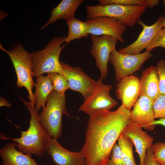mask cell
<instances>
[{"mask_svg": "<svg viewBox=\"0 0 165 165\" xmlns=\"http://www.w3.org/2000/svg\"><path fill=\"white\" fill-rule=\"evenodd\" d=\"M147 8L142 6L115 4L85 6L87 20L100 16L112 17L127 28L134 26Z\"/></svg>", "mask_w": 165, "mask_h": 165, "instance_id": "cell-6", "label": "cell"}, {"mask_svg": "<svg viewBox=\"0 0 165 165\" xmlns=\"http://www.w3.org/2000/svg\"><path fill=\"white\" fill-rule=\"evenodd\" d=\"M63 115L71 117L66 107V96L53 90L50 94L45 108L39 114L40 120L50 136L57 140L61 136Z\"/></svg>", "mask_w": 165, "mask_h": 165, "instance_id": "cell-5", "label": "cell"}, {"mask_svg": "<svg viewBox=\"0 0 165 165\" xmlns=\"http://www.w3.org/2000/svg\"><path fill=\"white\" fill-rule=\"evenodd\" d=\"M66 37L53 38L42 50L34 51L31 54L33 77H37L45 73L56 72L63 74L59 57L61 51L66 45Z\"/></svg>", "mask_w": 165, "mask_h": 165, "instance_id": "cell-3", "label": "cell"}, {"mask_svg": "<svg viewBox=\"0 0 165 165\" xmlns=\"http://www.w3.org/2000/svg\"><path fill=\"white\" fill-rule=\"evenodd\" d=\"M35 90L34 95L35 100V108L38 110L43 109L46 106L48 98L53 88L49 76L42 75L36 78Z\"/></svg>", "mask_w": 165, "mask_h": 165, "instance_id": "cell-20", "label": "cell"}, {"mask_svg": "<svg viewBox=\"0 0 165 165\" xmlns=\"http://www.w3.org/2000/svg\"><path fill=\"white\" fill-rule=\"evenodd\" d=\"M163 19V16L160 15L157 20L151 25H146L140 19L137 23L142 27V30L137 39L127 47L120 48L118 51L122 53L131 55L141 53V51L146 49L159 31L163 28L162 24Z\"/></svg>", "mask_w": 165, "mask_h": 165, "instance_id": "cell-11", "label": "cell"}, {"mask_svg": "<svg viewBox=\"0 0 165 165\" xmlns=\"http://www.w3.org/2000/svg\"><path fill=\"white\" fill-rule=\"evenodd\" d=\"M152 56L150 52L146 50L138 54L131 55L122 53L116 49L114 50L110 53L109 61L114 69L115 81L118 82L139 70L142 64Z\"/></svg>", "mask_w": 165, "mask_h": 165, "instance_id": "cell-7", "label": "cell"}, {"mask_svg": "<svg viewBox=\"0 0 165 165\" xmlns=\"http://www.w3.org/2000/svg\"><path fill=\"white\" fill-rule=\"evenodd\" d=\"M156 125H160L165 127V118L160 119L157 120H154L150 124V126L154 128L155 126Z\"/></svg>", "mask_w": 165, "mask_h": 165, "instance_id": "cell-31", "label": "cell"}, {"mask_svg": "<svg viewBox=\"0 0 165 165\" xmlns=\"http://www.w3.org/2000/svg\"><path fill=\"white\" fill-rule=\"evenodd\" d=\"M155 119L165 118V95L160 94L153 101Z\"/></svg>", "mask_w": 165, "mask_h": 165, "instance_id": "cell-26", "label": "cell"}, {"mask_svg": "<svg viewBox=\"0 0 165 165\" xmlns=\"http://www.w3.org/2000/svg\"><path fill=\"white\" fill-rule=\"evenodd\" d=\"M61 64L69 89L80 93L85 99L87 98L92 93L96 81L86 74L80 67H73L62 61Z\"/></svg>", "mask_w": 165, "mask_h": 165, "instance_id": "cell-10", "label": "cell"}, {"mask_svg": "<svg viewBox=\"0 0 165 165\" xmlns=\"http://www.w3.org/2000/svg\"><path fill=\"white\" fill-rule=\"evenodd\" d=\"M0 49L7 53L12 62L16 74V83L19 88L25 87L27 90L28 99L35 106V100L32 89L35 86L33 78L32 61L31 54L28 52L21 43L14 45L8 51L0 45Z\"/></svg>", "mask_w": 165, "mask_h": 165, "instance_id": "cell-4", "label": "cell"}, {"mask_svg": "<svg viewBox=\"0 0 165 165\" xmlns=\"http://www.w3.org/2000/svg\"><path fill=\"white\" fill-rule=\"evenodd\" d=\"M27 108L31 115L28 128L25 131L20 130L19 138H8L1 133L0 140L9 139L15 142L16 148L20 152L30 155H34L41 157L46 152V148L50 137L47 131L41 123L38 111L30 101H27L19 96Z\"/></svg>", "mask_w": 165, "mask_h": 165, "instance_id": "cell-2", "label": "cell"}, {"mask_svg": "<svg viewBox=\"0 0 165 165\" xmlns=\"http://www.w3.org/2000/svg\"><path fill=\"white\" fill-rule=\"evenodd\" d=\"M123 165H137L133 153L134 144L123 133L118 139Z\"/></svg>", "mask_w": 165, "mask_h": 165, "instance_id": "cell-22", "label": "cell"}, {"mask_svg": "<svg viewBox=\"0 0 165 165\" xmlns=\"http://www.w3.org/2000/svg\"><path fill=\"white\" fill-rule=\"evenodd\" d=\"M86 21L89 26V34L95 36L107 35L112 36L122 43H125L122 35L127 28L116 19L100 16Z\"/></svg>", "mask_w": 165, "mask_h": 165, "instance_id": "cell-13", "label": "cell"}, {"mask_svg": "<svg viewBox=\"0 0 165 165\" xmlns=\"http://www.w3.org/2000/svg\"><path fill=\"white\" fill-rule=\"evenodd\" d=\"M140 96L154 100L160 94L159 77L156 67L151 66L143 70L139 79Z\"/></svg>", "mask_w": 165, "mask_h": 165, "instance_id": "cell-18", "label": "cell"}, {"mask_svg": "<svg viewBox=\"0 0 165 165\" xmlns=\"http://www.w3.org/2000/svg\"><path fill=\"white\" fill-rule=\"evenodd\" d=\"M140 80L134 75L125 77L119 81L116 87V92L122 105L130 111L140 95Z\"/></svg>", "mask_w": 165, "mask_h": 165, "instance_id": "cell-14", "label": "cell"}, {"mask_svg": "<svg viewBox=\"0 0 165 165\" xmlns=\"http://www.w3.org/2000/svg\"><path fill=\"white\" fill-rule=\"evenodd\" d=\"M92 45L90 51L94 58L96 65L101 73L103 80L108 73V64L111 52L116 49L118 40L112 36L103 35L100 36L91 35Z\"/></svg>", "mask_w": 165, "mask_h": 165, "instance_id": "cell-9", "label": "cell"}, {"mask_svg": "<svg viewBox=\"0 0 165 165\" xmlns=\"http://www.w3.org/2000/svg\"><path fill=\"white\" fill-rule=\"evenodd\" d=\"M163 4L165 7V0H164L163 1ZM162 26L163 28H165V15L164 17H163V19L162 22Z\"/></svg>", "mask_w": 165, "mask_h": 165, "instance_id": "cell-33", "label": "cell"}, {"mask_svg": "<svg viewBox=\"0 0 165 165\" xmlns=\"http://www.w3.org/2000/svg\"><path fill=\"white\" fill-rule=\"evenodd\" d=\"M16 144L14 142H9L0 148L1 165H38L31 155L18 150Z\"/></svg>", "mask_w": 165, "mask_h": 165, "instance_id": "cell-17", "label": "cell"}, {"mask_svg": "<svg viewBox=\"0 0 165 165\" xmlns=\"http://www.w3.org/2000/svg\"><path fill=\"white\" fill-rule=\"evenodd\" d=\"M140 126L130 121L122 133L133 142L140 160L139 165H143L147 149L153 145L154 139Z\"/></svg>", "mask_w": 165, "mask_h": 165, "instance_id": "cell-15", "label": "cell"}, {"mask_svg": "<svg viewBox=\"0 0 165 165\" xmlns=\"http://www.w3.org/2000/svg\"><path fill=\"white\" fill-rule=\"evenodd\" d=\"M156 67L159 77L160 94L165 95V60H160Z\"/></svg>", "mask_w": 165, "mask_h": 165, "instance_id": "cell-28", "label": "cell"}, {"mask_svg": "<svg viewBox=\"0 0 165 165\" xmlns=\"http://www.w3.org/2000/svg\"><path fill=\"white\" fill-rule=\"evenodd\" d=\"M153 101V100L146 96H140L130 111V120L146 130H153L150 125L155 119Z\"/></svg>", "mask_w": 165, "mask_h": 165, "instance_id": "cell-16", "label": "cell"}, {"mask_svg": "<svg viewBox=\"0 0 165 165\" xmlns=\"http://www.w3.org/2000/svg\"><path fill=\"white\" fill-rule=\"evenodd\" d=\"M112 88L111 85L104 84L101 78L98 79L92 93L85 99L79 111L88 115L100 110L110 111L118 104L110 95Z\"/></svg>", "mask_w": 165, "mask_h": 165, "instance_id": "cell-8", "label": "cell"}, {"mask_svg": "<svg viewBox=\"0 0 165 165\" xmlns=\"http://www.w3.org/2000/svg\"><path fill=\"white\" fill-rule=\"evenodd\" d=\"M151 148L154 160L160 165H165V142H156Z\"/></svg>", "mask_w": 165, "mask_h": 165, "instance_id": "cell-25", "label": "cell"}, {"mask_svg": "<svg viewBox=\"0 0 165 165\" xmlns=\"http://www.w3.org/2000/svg\"><path fill=\"white\" fill-rule=\"evenodd\" d=\"M12 105L11 103L8 102L4 98L0 97V106H6L8 108L11 107Z\"/></svg>", "mask_w": 165, "mask_h": 165, "instance_id": "cell-32", "label": "cell"}, {"mask_svg": "<svg viewBox=\"0 0 165 165\" xmlns=\"http://www.w3.org/2000/svg\"><path fill=\"white\" fill-rule=\"evenodd\" d=\"M103 165H107V163H106L105 164H103Z\"/></svg>", "mask_w": 165, "mask_h": 165, "instance_id": "cell-34", "label": "cell"}, {"mask_svg": "<svg viewBox=\"0 0 165 165\" xmlns=\"http://www.w3.org/2000/svg\"><path fill=\"white\" fill-rule=\"evenodd\" d=\"M84 0H62L51 10V13L48 21L44 25L41 29L50 24L62 19L67 21L75 17V12Z\"/></svg>", "mask_w": 165, "mask_h": 165, "instance_id": "cell-19", "label": "cell"}, {"mask_svg": "<svg viewBox=\"0 0 165 165\" xmlns=\"http://www.w3.org/2000/svg\"><path fill=\"white\" fill-rule=\"evenodd\" d=\"M107 165H123L121 149L118 144L116 143L112 151L110 158L107 163Z\"/></svg>", "mask_w": 165, "mask_h": 165, "instance_id": "cell-29", "label": "cell"}, {"mask_svg": "<svg viewBox=\"0 0 165 165\" xmlns=\"http://www.w3.org/2000/svg\"><path fill=\"white\" fill-rule=\"evenodd\" d=\"M99 5L115 4L128 6H139L152 8L158 5V0H99Z\"/></svg>", "mask_w": 165, "mask_h": 165, "instance_id": "cell-23", "label": "cell"}, {"mask_svg": "<svg viewBox=\"0 0 165 165\" xmlns=\"http://www.w3.org/2000/svg\"><path fill=\"white\" fill-rule=\"evenodd\" d=\"M130 111L121 105L115 111H97L89 115L85 142L81 149L86 165L107 163L112 148L130 121Z\"/></svg>", "mask_w": 165, "mask_h": 165, "instance_id": "cell-1", "label": "cell"}, {"mask_svg": "<svg viewBox=\"0 0 165 165\" xmlns=\"http://www.w3.org/2000/svg\"><path fill=\"white\" fill-rule=\"evenodd\" d=\"M160 47L165 50V28L161 29L145 49L150 52L155 48Z\"/></svg>", "mask_w": 165, "mask_h": 165, "instance_id": "cell-27", "label": "cell"}, {"mask_svg": "<svg viewBox=\"0 0 165 165\" xmlns=\"http://www.w3.org/2000/svg\"><path fill=\"white\" fill-rule=\"evenodd\" d=\"M52 82L53 90L61 96L65 95L66 91L69 89L68 80L62 74L56 72L48 73Z\"/></svg>", "mask_w": 165, "mask_h": 165, "instance_id": "cell-24", "label": "cell"}, {"mask_svg": "<svg viewBox=\"0 0 165 165\" xmlns=\"http://www.w3.org/2000/svg\"><path fill=\"white\" fill-rule=\"evenodd\" d=\"M143 165H160L153 159L152 152L151 148L147 151Z\"/></svg>", "mask_w": 165, "mask_h": 165, "instance_id": "cell-30", "label": "cell"}, {"mask_svg": "<svg viewBox=\"0 0 165 165\" xmlns=\"http://www.w3.org/2000/svg\"><path fill=\"white\" fill-rule=\"evenodd\" d=\"M57 140L50 137L46 148V152L56 165H86L82 150L77 152L70 151L62 146Z\"/></svg>", "mask_w": 165, "mask_h": 165, "instance_id": "cell-12", "label": "cell"}, {"mask_svg": "<svg viewBox=\"0 0 165 165\" xmlns=\"http://www.w3.org/2000/svg\"><path fill=\"white\" fill-rule=\"evenodd\" d=\"M67 24L68 32L65 39L66 45L75 39L87 37L89 34V26L86 21L74 17L67 20Z\"/></svg>", "mask_w": 165, "mask_h": 165, "instance_id": "cell-21", "label": "cell"}]
</instances>
